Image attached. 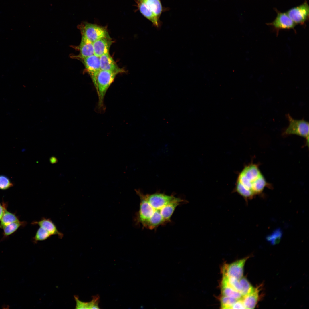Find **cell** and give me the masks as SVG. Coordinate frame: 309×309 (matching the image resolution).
<instances>
[{
	"instance_id": "obj_20",
	"label": "cell",
	"mask_w": 309,
	"mask_h": 309,
	"mask_svg": "<svg viewBox=\"0 0 309 309\" xmlns=\"http://www.w3.org/2000/svg\"><path fill=\"white\" fill-rule=\"evenodd\" d=\"M218 298L220 302V308L221 309H231L233 305L237 300L221 294Z\"/></svg>"
},
{
	"instance_id": "obj_17",
	"label": "cell",
	"mask_w": 309,
	"mask_h": 309,
	"mask_svg": "<svg viewBox=\"0 0 309 309\" xmlns=\"http://www.w3.org/2000/svg\"><path fill=\"white\" fill-rule=\"evenodd\" d=\"M19 221L15 215L8 211L6 208L3 215L0 220V228L3 229L12 223Z\"/></svg>"
},
{
	"instance_id": "obj_19",
	"label": "cell",
	"mask_w": 309,
	"mask_h": 309,
	"mask_svg": "<svg viewBox=\"0 0 309 309\" xmlns=\"http://www.w3.org/2000/svg\"><path fill=\"white\" fill-rule=\"evenodd\" d=\"M25 224V222L19 221L7 225L2 229L4 236L6 237L9 236L15 232L20 227Z\"/></svg>"
},
{
	"instance_id": "obj_13",
	"label": "cell",
	"mask_w": 309,
	"mask_h": 309,
	"mask_svg": "<svg viewBox=\"0 0 309 309\" xmlns=\"http://www.w3.org/2000/svg\"><path fill=\"white\" fill-rule=\"evenodd\" d=\"M262 286L261 285L254 288L250 293L242 297L245 309H253L256 307L260 298V292Z\"/></svg>"
},
{
	"instance_id": "obj_22",
	"label": "cell",
	"mask_w": 309,
	"mask_h": 309,
	"mask_svg": "<svg viewBox=\"0 0 309 309\" xmlns=\"http://www.w3.org/2000/svg\"><path fill=\"white\" fill-rule=\"evenodd\" d=\"M13 183L7 176L0 175V189L5 190L13 186Z\"/></svg>"
},
{
	"instance_id": "obj_18",
	"label": "cell",
	"mask_w": 309,
	"mask_h": 309,
	"mask_svg": "<svg viewBox=\"0 0 309 309\" xmlns=\"http://www.w3.org/2000/svg\"><path fill=\"white\" fill-rule=\"evenodd\" d=\"M239 281L240 293L243 297L250 293L253 289L254 288L245 277L243 276Z\"/></svg>"
},
{
	"instance_id": "obj_15",
	"label": "cell",
	"mask_w": 309,
	"mask_h": 309,
	"mask_svg": "<svg viewBox=\"0 0 309 309\" xmlns=\"http://www.w3.org/2000/svg\"><path fill=\"white\" fill-rule=\"evenodd\" d=\"M79 49L80 54L78 57L81 58L94 54L93 43L84 36H82Z\"/></svg>"
},
{
	"instance_id": "obj_4",
	"label": "cell",
	"mask_w": 309,
	"mask_h": 309,
	"mask_svg": "<svg viewBox=\"0 0 309 309\" xmlns=\"http://www.w3.org/2000/svg\"><path fill=\"white\" fill-rule=\"evenodd\" d=\"M141 13L157 28L159 27L160 17L163 10L161 0H137Z\"/></svg>"
},
{
	"instance_id": "obj_21",
	"label": "cell",
	"mask_w": 309,
	"mask_h": 309,
	"mask_svg": "<svg viewBox=\"0 0 309 309\" xmlns=\"http://www.w3.org/2000/svg\"><path fill=\"white\" fill-rule=\"evenodd\" d=\"M52 236L47 230L43 227H40L37 231L33 239L34 242L36 243L38 241L45 240Z\"/></svg>"
},
{
	"instance_id": "obj_5",
	"label": "cell",
	"mask_w": 309,
	"mask_h": 309,
	"mask_svg": "<svg viewBox=\"0 0 309 309\" xmlns=\"http://www.w3.org/2000/svg\"><path fill=\"white\" fill-rule=\"evenodd\" d=\"M289 125L283 132L282 135L286 136L294 134L305 138L307 145L309 144V123L304 119L296 120L289 114L286 115Z\"/></svg>"
},
{
	"instance_id": "obj_8",
	"label": "cell",
	"mask_w": 309,
	"mask_h": 309,
	"mask_svg": "<svg viewBox=\"0 0 309 309\" xmlns=\"http://www.w3.org/2000/svg\"><path fill=\"white\" fill-rule=\"evenodd\" d=\"M286 13L296 25L304 24L309 18V6L307 1L290 9Z\"/></svg>"
},
{
	"instance_id": "obj_24",
	"label": "cell",
	"mask_w": 309,
	"mask_h": 309,
	"mask_svg": "<svg viewBox=\"0 0 309 309\" xmlns=\"http://www.w3.org/2000/svg\"><path fill=\"white\" fill-rule=\"evenodd\" d=\"M92 300L88 302L89 309H99L98 304L99 302L100 296L98 295L93 296Z\"/></svg>"
},
{
	"instance_id": "obj_23",
	"label": "cell",
	"mask_w": 309,
	"mask_h": 309,
	"mask_svg": "<svg viewBox=\"0 0 309 309\" xmlns=\"http://www.w3.org/2000/svg\"><path fill=\"white\" fill-rule=\"evenodd\" d=\"M281 236V232L279 230L275 231L267 238L268 240L272 244H275L279 242Z\"/></svg>"
},
{
	"instance_id": "obj_9",
	"label": "cell",
	"mask_w": 309,
	"mask_h": 309,
	"mask_svg": "<svg viewBox=\"0 0 309 309\" xmlns=\"http://www.w3.org/2000/svg\"><path fill=\"white\" fill-rule=\"evenodd\" d=\"M277 15L272 22L268 24L276 30L281 29H293L296 24L290 18L286 12H281L276 10Z\"/></svg>"
},
{
	"instance_id": "obj_10",
	"label": "cell",
	"mask_w": 309,
	"mask_h": 309,
	"mask_svg": "<svg viewBox=\"0 0 309 309\" xmlns=\"http://www.w3.org/2000/svg\"><path fill=\"white\" fill-rule=\"evenodd\" d=\"M81 59L92 82L94 81L100 70V57L94 54Z\"/></svg>"
},
{
	"instance_id": "obj_16",
	"label": "cell",
	"mask_w": 309,
	"mask_h": 309,
	"mask_svg": "<svg viewBox=\"0 0 309 309\" xmlns=\"http://www.w3.org/2000/svg\"><path fill=\"white\" fill-rule=\"evenodd\" d=\"M220 286L221 295L237 300L242 298L243 296L240 292L227 284L221 282Z\"/></svg>"
},
{
	"instance_id": "obj_27",
	"label": "cell",
	"mask_w": 309,
	"mask_h": 309,
	"mask_svg": "<svg viewBox=\"0 0 309 309\" xmlns=\"http://www.w3.org/2000/svg\"><path fill=\"white\" fill-rule=\"evenodd\" d=\"M5 206L4 205H1L0 204V221L3 215L5 209L6 208Z\"/></svg>"
},
{
	"instance_id": "obj_2",
	"label": "cell",
	"mask_w": 309,
	"mask_h": 309,
	"mask_svg": "<svg viewBox=\"0 0 309 309\" xmlns=\"http://www.w3.org/2000/svg\"><path fill=\"white\" fill-rule=\"evenodd\" d=\"M269 186L256 164L246 165L239 174L233 192L240 195L247 204L249 200L261 194Z\"/></svg>"
},
{
	"instance_id": "obj_7",
	"label": "cell",
	"mask_w": 309,
	"mask_h": 309,
	"mask_svg": "<svg viewBox=\"0 0 309 309\" xmlns=\"http://www.w3.org/2000/svg\"><path fill=\"white\" fill-rule=\"evenodd\" d=\"M249 257L248 256L230 264L225 263L221 268L222 276L240 279L243 276L244 265Z\"/></svg>"
},
{
	"instance_id": "obj_1",
	"label": "cell",
	"mask_w": 309,
	"mask_h": 309,
	"mask_svg": "<svg viewBox=\"0 0 309 309\" xmlns=\"http://www.w3.org/2000/svg\"><path fill=\"white\" fill-rule=\"evenodd\" d=\"M135 191L140 201L134 221L136 224L150 230L170 222L177 207L187 202L173 195L159 192L144 194L139 189Z\"/></svg>"
},
{
	"instance_id": "obj_26",
	"label": "cell",
	"mask_w": 309,
	"mask_h": 309,
	"mask_svg": "<svg viewBox=\"0 0 309 309\" xmlns=\"http://www.w3.org/2000/svg\"><path fill=\"white\" fill-rule=\"evenodd\" d=\"M231 309H245L242 298L237 300L232 306Z\"/></svg>"
},
{
	"instance_id": "obj_3",
	"label": "cell",
	"mask_w": 309,
	"mask_h": 309,
	"mask_svg": "<svg viewBox=\"0 0 309 309\" xmlns=\"http://www.w3.org/2000/svg\"><path fill=\"white\" fill-rule=\"evenodd\" d=\"M118 74L116 72L100 70L93 82L98 96V106L100 110H104V99L105 96Z\"/></svg>"
},
{
	"instance_id": "obj_25",
	"label": "cell",
	"mask_w": 309,
	"mask_h": 309,
	"mask_svg": "<svg viewBox=\"0 0 309 309\" xmlns=\"http://www.w3.org/2000/svg\"><path fill=\"white\" fill-rule=\"evenodd\" d=\"M76 305V308L78 309H89L88 302H85L79 300L78 298H75Z\"/></svg>"
},
{
	"instance_id": "obj_12",
	"label": "cell",
	"mask_w": 309,
	"mask_h": 309,
	"mask_svg": "<svg viewBox=\"0 0 309 309\" xmlns=\"http://www.w3.org/2000/svg\"><path fill=\"white\" fill-rule=\"evenodd\" d=\"M113 41L110 37H103L93 42L94 54L100 57L109 53L110 47Z\"/></svg>"
},
{
	"instance_id": "obj_28",
	"label": "cell",
	"mask_w": 309,
	"mask_h": 309,
	"mask_svg": "<svg viewBox=\"0 0 309 309\" xmlns=\"http://www.w3.org/2000/svg\"><path fill=\"white\" fill-rule=\"evenodd\" d=\"M50 160V162L53 164L56 163L57 161V159L54 157H51Z\"/></svg>"
},
{
	"instance_id": "obj_14",
	"label": "cell",
	"mask_w": 309,
	"mask_h": 309,
	"mask_svg": "<svg viewBox=\"0 0 309 309\" xmlns=\"http://www.w3.org/2000/svg\"><path fill=\"white\" fill-rule=\"evenodd\" d=\"M32 224L38 225L39 227H42L47 230L52 235H57L60 238H62L63 234L59 231L56 226L50 219L43 218L39 221H34Z\"/></svg>"
},
{
	"instance_id": "obj_11",
	"label": "cell",
	"mask_w": 309,
	"mask_h": 309,
	"mask_svg": "<svg viewBox=\"0 0 309 309\" xmlns=\"http://www.w3.org/2000/svg\"><path fill=\"white\" fill-rule=\"evenodd\" d=\"M100 70L116 72L118 74L123 72L124 70L117 66L109 53L100 57Z\"/></svg>"
},
{
	"instance_id": "obj_6",
	"label": "cell",
	"mask_w": 309,
	"mask_h": 309,
	"mask_svg": "<svg viewBox=\"0 0 309 309\" xmlns=\"http://www.w3.org/2000/svg\"><path fill=\"white\" fill-rule=\"evenodd\" d=\"M82 36L94 42L100 38L110 37L106 28L96 24L84 22L78 25Z\"/></svg>"
}]
</instances>
